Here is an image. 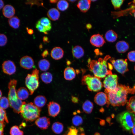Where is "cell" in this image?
<instances>
[{
  "label": "cell",
  "instance_id": "26",
  "mask_svg": "<svg viewBox=\"0 0 135 135\" xmlns=\"http://www.w3.org/2000/svg\"><path fill=\"white\" fill-rule=\"evenodd\" d=\"M47 102L46 98L42 96H36L34 99V105L38 108H40L43 107Z\"/></svg>",
  "mask_w": 135,
  "mask_h": 135
},
{
  "label": "cell",
  "instance_id": "3",
  "mask_svg": "<svg viewBox=\"0 0 135 135\" xmlns=\"http://www.w3.org/2000/svg\"><path fill=\"white\" fill-rule=\"evenodd\" d=\"M41 109L32 102H24L20 111L22 117L26 121L32 122L39 118Z\"/></svg>",
  "mask_w": 135,
  "mask_h": 135
},
{
  "label": "cell",
  "instance_id": "55",
  "mask_svg": "<svg viewBox=\"0 0 135 135\" xmlns=\"http://www.w3.org/2000/svg\"><path fill=\"white\" fill-rule=\"evenodd\" d=\"M68 1L70 2H75L76 1V0H69Z\"/></svg>",
  "mask_w": 135,
  "mask_h": 135
},
{
  "label": "cell",
  "instance_id": "36",
  "mask_svg": "<svg viewBox=\"0 0 135 135\" xmlns=\"http://www.w3.org/2000/svg\"><path fill=\"white\" fill-rule=\"evenodd\" d=\"M72 122L74 126H78L82 124L83 119L80 116L78 115L76 116L73 118Z\"/></svg>",
  "mask_w": 135,
  "mask_h": 135
},
{
  "label": "cell",
  "instance_id": "37",
  "mask_svg": "<svg viewBox=\"0 0 135 135\" xmlns=\"http://www.w3.org/2000/svg\"><path fill=\"white\" fill-rule=\"evenodd\" d=\"M10 135H24V132L20 130L19 127L16 126L12 127L10 130Z\"/></svg>",
  "mask_w": 135,
  "mask_h": 135
},
{
  "label": "cell",
  "instance_id": "45",
  "mask_svg": "<svg viewBox=\"0 0 135 135\" xmlns=\"http://www.w3.org/2000/svg\"><path fill=\"white\" fill-rule=\"evenodd\" d=\"M49 53L48 50H45L42 53L41 56L44 58L47 57L49 55Z\"/></svg>",
  "mask_w": 135,
  "mask_h": 135
},
{
  "label": "cell",
  "instance_id": "29",
  "mask_svg": "<svg viewBox=\"0 0 135 135\" xmlns=\"http://www.w3.org/2000/svg\"><path fill=\"white\" fill-rule=\"evenodd\" d=\"M8 22L9 26L15 29L18 28L20 26V20L16 16H14L9 18Z\"/></svg>",
  "mask_w": 135,
  "mask_h": 135
},
{
  "label": "cell",
  "instance_id": "49",
  "mask_svg": "<svg viewBox=\"0 0 135 135\" xmlns=\"http://www.w3.org/2000/svg\"><path fill=\"white\" fill-rule=\"evenodd\" d=\"M72 100L73 102L76 103L78 102V100L77 98L72 97Z\"/></svg>",
  "mask_w": 135,
  "mask_h": 135
},
{
  "label": "cell",
  "instance_id": "56",
  "mask_svg": "<svg viewBox=\"0 0 135 135\" xmlns=\"http://www.w3.org/2000/svg\"><path fill=\"white\" fill-rule=\"evenodd\" d=\"M43 47L42 45L41 44L40 45L39 48L40 49H42Z\"/></svg>",
  "mask_w": 135,
  "mask_h": 135
},
{
  "label": "cell",
  "instance_id": "6",
  "mask_svg": "<svg viewBox=\"0 0 135 135\" xmlns=\"http://www.w3.org/2000/svg\"><path fill=\"white\" fill-rule=\"evenodd\" d=\"M39 71L37 69L34 70L31 74H28L25 80L26 85L29 90L30 94L32 95L38 87Z\"/></svg>",
  "mask_w": 135,
  "mask_h": 135
},
{
  "label": "cell",
  "instance_id": "24",
  "mask_svg": "<svg viewBox=\"0 0 135 135\" xmlns=\"http://www.w3.org/2000/svg\"><path fill=\"white\" fill-rule=\"evenodd\" d=\"M18 98L21 100H24L28 98L29 93L27 89L24 87H21L16 92Z\"/></svg>",
  "mask_w": 135,
  "mask_h": 135
},
{
  "label": "cell",
  "instance_id": "54",
  "mask_svg": "<svg viewBox=\"0 0 135 135\" xmlns=\"http://www.w3.org/2000/svg\"><path fill=\"white\" fill-rule=\"evenodd\" d=\"M2 91L0 90V99L2 97Z\"/></svg>",
  "mask_w": 135,
  "mask_h": 135
},
{
  "label": "cell",
  "instance_id": "53",
  "mask_svg": "<svg viewBox=\"0 0 135 135\" xmlns=\"http://www.w3.org/2000/svg\"><path fill=\"white\" fill-rule=\"evenodd\" d=\"M132 133L134 135H135V125L132 130Z\"/></svg>",
  "mask_w": 135,
  "mask_h": 135
},
{
  "label": "cell",
  "instance_id": "33",
  "mask_svg": "<svg viewBox=\"0 0 135 135\" xmlns=\"http://www.w3.org/2000/svg\"><path fill=\"white\" fill-rule=\"evenodd\" d=\"M40 78L42 82L46 84L50 83L53 80L52 74L48 72H45L42 74Z\"/></svg>",
  "mask_w": 135,
  "mask_h": 135
},
{
  "label": "cell",
  "instance_id": "12",
  "mask_svg": "<svg viewBox=\"0 0 135 135\" xmlns=\"http://www.w3.org/2000/svg\"><path fill=\"white\" fill-rule=\"evenodd\" d=\"M20 64L21 66L26 70L32 69L34 65V62L32 58L28 56H24L20 59Z\"/></svg>",
  "mask_w": 135,
  "mask_h": 135
},
{
  "label": "cell",
  "instance_id": "51",
  "mask_svg": "<svg viewBox=\"0 0 135 135\" xmlns=\"http://www.w3.org/2000/svg\"><path fill=\"white\" fill-rule=\"evenodd\" d=\"M100 123L101 126H104L105 124V121L104 120H101L100 121Z\"/></svg>",
  "mask_w": 135,
  "mask_h": 135
},
{
  "label": "cell",
  "instance_id": "46",
  "mask_svg": "<svg viewBox=\"0 0 135 135\" xmlns=\"http://www.w3.org/2000/svg\"><path fill=\"white\" fill-rule=\"evenodd\" d=\"M28 33L30 35H32L33 34L34 31L32 29H29L28 28H26Z\"/></svg>",
  "mask_w": 135,
  "mask_h": 135
},
{
  "label": "cell",
  "instance_id": "43",
  "mask_svg": "<svg viewBox=\"0 0 135 135\" xmlns=\"http://www.w3.org/2000/svg\"><path fill=\"white\" fill-rule=\"evenodd\" d=\"M128 58L130 61L135 62V51H132L128 53Z\"/></svg>",
  "mask_w": 135,
  "mask_h": 135
},
{
  "label": "cell",
  "instance_id": "52",
  "mask_svg": "<svg viewBox=\"0 0 135 135\" xmlns=\"http://www.w3.org/2000/svg\"><path fill=\"white\" fill-rule=\"evenodd\" d=\"M59 1L58 0H50V2L52 4H55L57 2Z\"/></svg>",
  "mask_w": 135,
  "mask_h": 135
},
{
  "label": "cell",
  "instance_id": "31",
  "mask_svg": "<svg viewBox=\"0 0 135 135\" xmlns=\"http://www.w3.org/2000/svg\"><path fill=\"white\" fill-rule=\"evenodd\" d=\"M64 126L63 124L59 122H56L54 123L52 126L53 131L56 134H60L63 131Z\"/></svg>",
  "mask_w": 135,
  "mask_h": 135
},
{
  "label": "cell",
  "instance_id": "4",
  "mask_svg": "<svg viewBox=\"0 0 135 135\" xmlns=\"http://www.w3.org/2000/svg\"><path fill=\"white\" fill-rule=\"evenodd\" d=\"M116 119L122 127L127 131L132 130L135 125V114L128 111L118 114Z\"/></svg>",
  "mask_w": 135,
  "mask_h": 135
},
{
  "label": "cell",
  "instance_id": "14",
  "mask_svg": "<svg viewBox=\"0 0 135 135\" xmlns=\"http://www.w3.org/2000/svg\"><path fill=\"white\" fill-rule=\"evenodd\" d=\"M94 101L96 104L100 106L107 105L108 102L107 95L105 93L99 92L96 95Z\"/></svg>",
  "mask_w": 135,
  "mask_h": 135
},
{
  "label": "cell",
  "instance_id": "32",
  "mask_svg": "<svg viewBox=\"0 0 135 135\" xmlns=\"http://www.w3.org/2000/svg\"><path fill=\"white\" fill-rule=\"evenodd\" d=\"M127 111L135 114V96L131 97L127 103Z\"/></svg>",
  "mask_w": 135,
  "mask_h": 135
},
{
  "label": "cell",
  "instance_id": "23",
  "mask_svg": "<svg viewBox=\"0 0 135 135\" xmlns=\"http://www.w3.org/2000/svg\"><path fill=\"white\" fill-rule=\"evenodd\" d=\"M72 53L74 58L77 59H79L82 58L84 56V51L81 46H77L72 48Z\"/></svg>",
  "mask_w": 135,
  "mask_h": 135
},
{
  "label": "cell",
  "instance_id": "17",
  "mask_svg": "<svg viewBox=\"0 0 135 135\" xmlns=\"http://www.w3.org/2000/svg\"><path fill=\"white\" fill-rule=\"evenodd\" d=\"M2 12L5 17L9 19L14 16L16 11L13 6L11 5L7 4L4 6Z\"/></svg>",
  "mask_w": 135,
  "mask_h": 135
},
{
  "label": "cell",
  "instance_id": "15",
  "mask_svg": "<svg viewBox=\"0 0 135 135\" xmlns=\"http://www.w3.org/2000/svg\"><path fill=\"white\" fill-rule=\"evenodd\" d=\"M35 124L41 129L46 130L50 125V118L45 116L39 118L36 120Z\"/></svg>",
  "mask_w": 135,
  "mask_h": 135
},
{
  "label": "cell",
  "instance_id": "11",
  "mask_svg": "<svg viewBox=\"0 0 135 135\" xmlns=\"http://www.w3.org/2000/svg\"><path fill=\"white\" fill-rule=\"evenodd\" d=\"M49 115L55 117L60 113L61 108L60 105L54 102H50L48 105Z\"/></svg>",
  "mask_w": 135,
  "mask_h": 135
},
{
  "label": "cell",
  "instance_id": "7",
  "mask_svg": "<svg viewBox=\"0 0 135 135\" xmlns=\"http://www.w3.org/2000/svg\"><path fill=\"white\" fill-rule=\"evenodd\" d=\"M118 76L115 74L109 75L105 78L103 83V86L105 88V92L115 90L118 84Z\"/></svg>",
  "mask_w": 135,
  "mask_h": 135
},
{
  "label": "cell",
  "instance_id": "34",
  "mask_svg": "<svg viewBox=\"0 0 135 135\" xmlns=\"http://www.w3.org/2000/svg\"><path fill=\"white\" fill-rule=\"evenodd\" d=\"M69 4L65 0L59 1L57 4V8L59 10L64 11L66 10L69 7Z\"/></svg>",
  "mask_w": 135,
  "mask_h": 135
},
{
  "label": "cell",
  "instance_id": "57",
  "mask_svg": "<svg viewBox=\"0 0 135 135\" xmlns=\"http://www.w3.org/2000/svg\"><path fill=\"white\" fill-rule=\"evenodd\" d=\"M94 135H100V134L98 132H96V133Z\"/></svg>",
  "mask_w": 135,
  "mask_h": 135
},
{
  "label": "cell",
  "instance_id": "8",
  "mask_svg": "<svg viewBox=\"0 0 135 135\" xmlns=\"http://www.w3.org/2000/svg\"><path fill=\"white\" fill-rule=\"evenodd\" d=\"M110 60L115 69L119 73L124 74L128 71L127 59L116 60L111 58Z\"/></svg>",
  "mask_w": 135,
  "mask_h": 135
},
{
  "label": "cell",
  "instance_id": "47",
  "mask_svg": "<svg viewBox=\"0 0 135 135\" xmlns=\"http://www.w3.org/2000/svg\"><path fill=\"white\" fill-rule=\"evenodd\" d=\"M43 41L44 43H48L49 42L48 38L46 36H44L43 38Z\"/></svg>",
  "mask_w": 135,
  "mask_h": 135
},
{
  "label": "cell",
  "instance_id": "18",
  "mask_svg": "<svg viewBox=\"0 0 135 135\" xmlns=\"http://www.w3.org/2000/svg\"><path fill=\"white\" fill-rule=\"evenodd\" d=\"M63 135H85L84 128L81 127L78 128L73 126L69 127Z\"/></svg>",
  "mask_w": 135,
  "mask_h": 135
},
{
  "label": "cell",
  "instance_id": "41",
  "mask_svg": "<svg viewBox=\"0 0 135 135\" xmlns=\"http://www.w3.org/2000/svg\"><path fill=\"white\" fill-rule=\"evenodd\" d=\"M36 27L38 30L40 32L43 33L45 34H48V32L46 31V29L38 21L36 24Z\"/></svg>",
  "mask_w": 135,
  "mask_h": 135
},
{
  "label": "cell",
  "instance_id": "27",
  "mask_svg": "<svg viewBox=\"0 0 135 135\" xmlns=\"http://www.w3.org/2000/svg\"><path fill=\"white\" fill-rule=\"evenodd\" d=\"M38 22L46 29L47 32L50 31L52 28L51 22L50 20L46 17H43Z\"/></svg>",
  "mask_w": 135,
  "mask_h": 135
},
{
  "label": "cell",
  "instance_id": "25",
  "mask_svg": "<svg viewBox=\"0 0 135 135\" xmlns=\"http://www.w3.org/2000/svg\"><path fill=\"white\" fill-rule=\"evenodd\" d=\"M118 36L116 33L112 30L108 31L105 35L106 40L108 42H113L116 41Z\"/></svg>",
  "mask_w": 135,
  "mask_h": 135
},
{
  "label": "cell",
  "instance_id": "13",
  "mask_svg": "<svg viewBox=\"0 0 135 135\" xmlns=\"http://www.w3.org/2000/svg\"><path fill=\"white\" fill-rule=\"evenodd\" d=\"M90 41L92 45L97 47L102 46L106 42L102 36L99 34L92 35L90 38Z\"/></svg>",
  "mask_w": 135,
  "mask_h": 135
},
{
  "label": "cell",
  "instance_id": "22",
  "mask_svg": "<svg viewBox=\"0 0 135 135\" xmlns=\"http://www.w3.org/2000/svg\"><path fill=\"white\" fill-rule=\"evenodd\" d=\"M47 15L50 20L56 21L59 19L60 16V13L56 8H52L48 11Z\"/></svg>",
  "mask_w": 135,
  "mask_h": 135
},
{
  "label": "cell",
  "instance_id": "35",
  "mask_svg": "<svg viewBox=\"0 0 135 135\" xmlns=\"http://www.w3.org/2000/svg\"><path fill=\"white\" fill-rule=\"evenodd\" d=\"M10 106L9 101L8 98L3 97L0 99V108L5 110L8 108Z\"/></svg>",
  "mask_w": 135,
  "mask_h": 135
},
{
  "label": "cell",
  "instance_id": "48",
  "mask_svg": "<svg viewBox=\"0 0 135 135\" xmlns=\"http://www.w3.org/2000/svg\"><path fill=\"white\" fill-rule=\"evenodd\" d=\"M4 3L3 1L0 0V10L4 6Z\"/></svg>",
  "mask_w": 135,
  "mask_h": 135
},
{
  "label": "cell",
  "instance_id": "10",
  "mask_svg": "<svg viewBox=\"0 0 135 135\" xmlns=\"http://www.w3.org/2000/svg\"><path fill=\"white\" fill-rule=\"evenodd\" d=\"M3 71L5 74L11 75L15 74L16 68L14 63L10 60L4 62L2 64Z\"/></svg>",
  "mask_w": 135,
  "mask_h": 135
},
{
  "label": "cell",
  "instance_id": "1",
  "mask_svg": "<svg viewBox=\"0 0 135 135\" xmlns=\"http://www.w3.org/2000/svg\"><path fill=\"white\" fill-rule=\"evenodd\" d=\"M105 92L108 97L107 106L110 104L114 107L124 106L128 101V94H135V86L131 88L128 86L118 84L115 90Z\"/></svg>",
  "mask_w": 135,
  "mask_h": 135
},
{
  "label": "cell",
  "instance_id": "44",
  "mask_svg": "<svg viewBox=\"0 0 135 135\" xmlns=\"http://www.w3.org/2000/svg\"><path fill=\"white\" fill-rule=\"evenodd\" d=\"M5 123L0 122V135H4V128L5 126Z\"/></svg>",
  "mask_w": 135,
  "mask_h": 135
},
{
  "label": "cell",
  "instance_id": "19",
  "mask_svg": "<svg viewBox=\"0 0 135 135\" xmlns=\"http://www.w3.org/2000/svg\"><path fill=\"white\" fill-rule=\"evenodd\" d=\"M91 1L89 0H82L79 1L77 4V6L82 12L85 13L90 9Z\"/></svg>",
  "mask_w": 135,
  "mask_h": 135
},
{
  "label": "cell",
  "instance_id": "42",
  "mask_svg": "<svg viewBox=\"0 0 135 135\" xmlns=\"http://www.w3.org/2000/svg\"><path fill=\"white\" fill-rule=\"evenodd\" d=\"M41 0H28L26 2V4L30 5H32V6L34 4L38 5L39 6H43V4Z\"/></svg>",
  "mask_w": 135,
  "mask_h": 135
},
{
  "label": "cell",
  "instance_id": "21",
  "mask_svg": "<svg viewBox=\"0 0 135 135\" xmlns=\"http://www.w3.org/2000/svg\"><path fill=\"white\" fill-rule=\"evenodd\" d=\"M76 75V72L74 69L72 67H68L64 70V77L67 80H73L75 78Z\"/></svg>",
  "mask_w": 135,
  "mask_h": 135
},
{
  "label": "cell",
  "instance_id": "2",
  "mask_svg": "<svg viewBox=\"0 0 135 135\" xmlns=\"http://www.w3.org/2000/svg\"><path fill=\"white\" fill-rule=\"evenodd\" d=\"M111 58L110 56L107 55L104 58H99L98 60L89 58L88 61V66L94 76L100 79L105 78L112 74V70L113 69V66L108 62Z\"/></svg>",
  "mask_w": 135,
  "mask_h": 135
},
{
  "label": "cell",
  "instance_id": "28",
  "mask_svg": "<svg viewBox=\"0 0 135 135\" xmlns=\"http://www.w3.org/2000/svg\"><path fill=\"white\" fill-rule=\"evenodd\" d=\"M94 108V105L93 103L88 100L85 101L82 106L84 112L87 114H90L92 112Z\"/></svg>",
  "mask_w": 135,
  "mask_h": 135
},
{
  "label": "cell",
  "instance_id": "5",
  "mask_svg": "<svg viewBox=\"0 0 135 135\" xmlns=\"http://www.w3.org/2000/svg\"><path fill=\"white\" fill-rule=\"evenodd\" d=\"M83 85H86L90 91L98 92L102 88L103 84L101 79L90 74L84 76L82 80Z\"/></svg>",
  "mask_w": 135,
  "mask_h": 135
},
{
  "label": "cell",
  "instance_id": "58",
  "mask_svg": "<svg viewBox=\"0 0 135 135\" xmlns=\"http://www.w3.org/2000/svg\"><path fill=\"white\" fill-rule=\"evenodd\" d=\"M91 1H92V2H95L96 1V0H90Z\"/></svg>",
  "mask_w": 135,
  "mask_h": 135
},
{
  "label": "cell",
  "instance_id": "39",
  "mask_svg": "<svg viewBox=\"0 0 135 135\" xmlns=\"http://www.w3.org/2000/svg\"><path fill=\"white\" fill-rule=\"evenodd\" d=\"M124 0H112L111 2L114 9L117 10L120 8L123 4Z\"/></svg>",
  "mask_w": 135,
  "mask_h": 135
},
{
  "label": "cell",
  "instance_id": "50",
  "mask_svg": "<svg viewBox=\"0 0 135 135\" xmlns=\"http://www.w3.org/2000/svg\"><path fill=\"white\" fill-rule=\"evenodd\" d=\"M86 27L87 29L89 30L92 28V26L90 24H88L86 25Z\"/></svg>",
  "mask_w": 135,
  "mask_h": 135
},
{
  "label": "cell",
  "instance_id": "38",
  "mask_svg": "<svg viewBox=\"0 0 135 135\" xmlns=\"http://www.w3.org/2000/svg\"><path fill=\"white\" fill-rule=\"evenodd\" d=\"M0 122L8 123L9 121L5 110L0 107Z\"/></svg>",
  "mask_w": 135,
  "mask_h": 135
},
{
  "label": "cell",
  "instance_id": "60",
  "mask_svg": "<svg viewBox=\"0 0 135 135\" xmlns=\"http://www.w3.org/2000/svg\"><path fill=\"white\" fill-rule=\"evenodd\" d=\"M134 70H135V67H134Z\"/></svg>",
  "mask_w": 135,
  "mask_h": 135
},
{
  "label": "cell",
  "instance_id": "9",
  "mask_svg": "<svg viewBox=\"0 0 135 135\" xmlns=\"http://www.w3.org/2000/svg\"><path fill=\"white\" fill-rule=\"evenodd\" d=\"M17 81L14 79L11 80L8 84L9 92L8 98L9 103L16 102L20 99L18 98L16 91V88L17 84Z\"/></svg>",
  "mask_w": 135,
  "mask_h": 135
},
{
  "label": "cell",
  "instance_id": "16",
  "mask_svg": "<svg viewBox=\"0 0 135 135\" xmlns=\"http://www.w3.org/2000/svg\"><path fill=\"white\" fill-rule=\"evenodd\" d=\"M64 52L61 48L56 47L52 50L50 53L52 58L54 59L57 60L61 59L63 57Z\"/></svg>",
  "mask_w": 135,
  "mask_h": 135
},
{
  "label": "cell",
  "instance_id": "20",
  "mask_svg": "<svg viewBox=\"0 0 135 135\" xmlns=\"http://www.w3.org/2000/svg\"><path fill=\"white\" fill-rule=\"evenodd\" d=\"M117 51L120 53H124L127 51L129 48V45L126 42L121 40L117 42L116 45Z\"/></svg>",
  "mask_w": 135,
  "mask_h": 135
},
{
  "label": "cell",
  "instance_id": "40",
  "mask_svg": "<svg viewBox=\"0 0 135 135\" xmlns=\"http://www.w3.org/2000/svg\"><path fill=\"white\" fill-rule=\"evenodd\" d=\"M8 42V38L6 35L3 34H0V46H5Z\"/></svg>",
  "mask_w": 135,
  "mask_h": 135
},
{
  "label": "cell",
  "instance_id": "30",
  "mask_svg": "<svg viewBox=\"0 0 135 135\" xmlns=\"http://www.w3.org/2000/svg\"><path fill=\"white\" fill-rule=\"evenodd\" d=\"M38 67L40 70L42 71H46L50 68V64L49 62L46 59L40 60L38 63Z\"/></svg>",
  "mask_w": 135,
  "mask_h": 135
},
{
  "label": "cell",
  "instance_id": "59",
  "mask_svg": "<svg viewBox=\"0 0 135 135\" xmlns=\"http://www.w3.org/2000/svg\"><path fill=\"white\" fill-rule=\"evenodd\" d=\"M134 17L135 18V11L134 12Z\"/></svg>",
  "mask_w": 135,
  "mask_h": 135
}]
</instances>
